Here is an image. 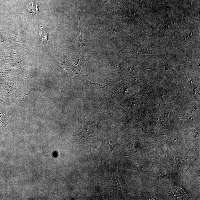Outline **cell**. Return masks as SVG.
I'll return each mask as SVG.
<instances>
[{"label": "cell", "mask_w": 200, "mask_h": 200, "mask_svg": "<svg viewBox=\"0 0 200 200\" xmlns=\"http://www.w3.org/2000/svg\"><path fill=\"white\" fill-rule=\"evenodd\" d=\"M38 6V5L37 4L33 2L30 3L27 7V9L31 14H37L39 11Z\"/></svg>", "instance_id": "1"}, {"label": "cell", "mask_w": 200, "mask_h": 200, "mask_svg": "<svg viewBox=\"0 0 200 200\" xmlns=\"http://www.w3.org/2000/svg\"><path fill=\"white\" fill-rule=\"evenodd\" d=\"M74 41L80 46H84L85 45L82 33L79 37L74 40Z\"/></svg>", "instance_id": "2"}, {"label": "cell", "mask_w": 200, "mask_h": 200, "mask_svg": "<svg viewBox=\"0 0 200 200\" xmlns=\"http://www.w3.org/2000/svg\"><path fill=\"white\" fill-rule=\"evenodd\" d=\"M40 36L42 40H48V35L42 28L40 29Z\"/></svg>", "instance_id": "3"}, {"label": "cell", "mask_w": 200, "mask_h": 200, "mask_svg": "<svg viewBox=\"0 0 200 200\" xmlns=\"http://www.w3.org/2000/svg\"><path fill=\"white\" fill-rule=\"evenodd\" d=\"M108 146V147L110 149L111 151H113L114 148H115V147H116L117 145H118V144H110V143H109L108 144H107Z\"/></svg>", "instance_id": "4"}, {"label": "cell", "mask_w": 200, "mask_h": 200, "mask_svg": "<svg viewBox=\"0 0 200 200\" xmlns=\"http://www.w3.org/2000/svg\"><path fill=\"white\" fill-rule=\"evenodd\" d=\"M109 1V0H103V6H104V5L105 4H106L107 3V2L108 1Z\"/></svg>", "instance_id": "5"}]
</instances>
